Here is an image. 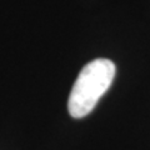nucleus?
<instances>
[{"instance_id":"obj_1","label":"nucleus","mask_w":150,"mask_h":150,"mask_svg":"<svg viewBox=\"0 0 150 150\" xmlns=\"http://www.w3.org/2000/svg\"><path fill=\"white\" fill-rule=\"evenodd\" d=\"M115 64L109 59H95L79 73L68 100L69 114L75 119L86 116L110 88Z\"/></svg>"}]
</instances>
